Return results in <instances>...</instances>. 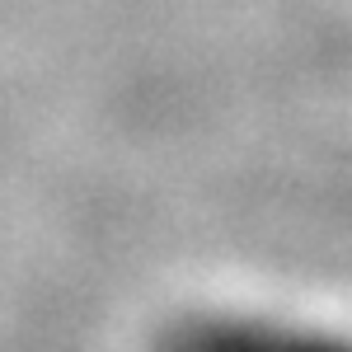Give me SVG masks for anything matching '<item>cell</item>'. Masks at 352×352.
Instances as JSON below:
<instances>
[{
  "mask_svg": "<svg viewBox=\"0 0 352 352\" xmlns=\"http://www.w3.org/2000/svg\"><path fill=\"white\" fill-rule=\"evenodd\" d=\"M160 352H352L348 338L310 324H277L249 315H197L160 338Z\"/></svg>",
  "mask_w": 352,
  "mask_h": 352,
  "instance_id": "1",
  "label": "cell"
}]
</instances>
